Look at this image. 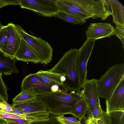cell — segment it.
I'll return each instance as SVG.
<instances>
[{
	"mask_svg": "<svg viewBox=\"0 0 124 124\" xmlns=\"http://www.w3.org/2000/svg\"><path fill=\"white\" fill-rule=\"evenodd\" d=\"M78 53V49L71 48L65 52L53 68L48 70L61 74L62 87L66 91L77 92L81 91L77 67Z\"/></svg>",
	"mask_w": 124,
	"mask_h": 124,
	"instance_id": "cell-1",
	"label": "cell"
},
{
	"mask_svg": "<svg viewBox=\"0 0 124 124\" xmlns=\"http://www.w3.org/2000/svg\"><path fill=\"white\" fill-rule=\"evenodd\" d=\"M38 98L44 105L50 114L56 116L69 114L77 103L84 99L82 90L67 93L61 91L38 96Z\"/></svg>",
	"mask_w": 124,
	"mask_h": 124,
	"instance_id": "cell-2",
	"label": "cell"
},
{
	"mask_svg": "<svg viewBox=\"0 0 124 124\" xmlns=\"http://www.w3.org/2000/svg\"><path fill=\"white\" fill-rule=\"evenodd\" d=\"M124 78V63L116 64L108 68L98 80L99 97L106 100L108 99Z\"/></svg>",
	"mask_w": 124,
	"mask_h": 124,
	"instance_id": "cell-3",
	"label": "cell"
},
{
	"mask_svg": "<svg viewBox=\"0 0 124 124\" xmlns=\"http://www.w3.org/2000/svg\"><path fill=\"white\" fill-rule=\"evenodd\" d=\"M15 27L21 38L34 50L41 64H47L52 60L53 49L50 44L42 39L30 35L17 24Z\"/></svg>",
	"mask_w": 124,
	"mask_h": 124,
	"instance_id": "cell-4",
	"label": "cell"
},
{
	"mask_svg": "<svg viewBox=\"0 0 124 124\" xmlns=\"http://www.w3.org/2000/svg\"><path fill=\"white\" fill-rule=\"evenodd\" d=\"M21 8L34 11L45 17H55L60 11L58 0H21Z\"/></svg>",
	"mask_w": 124,
	"mask_h": 124,
	"instance_id": "cell-5",
	"label": "cell"
},
{
	"mask_svg": "<svg viewBox=\"0 0 124 124\" xmlns=\"http://www.w3.org/2000/svg\"><path fill=\"white\" fill-rule=\"evenodd\" d=\"M53 85L45 82L36 73H31L23 79L21 84V92H25L38 96L52 93Z\"/></svg>",
	"mask_w": 124,
	"mask_h": 124,
	"instance_id": "cell-6",
	"label": "cell"
},
{
	"mask_svg": "<svg viewBox=\"0 0 124 124\" xmlns=\"http://www.w3.org/2000/svg\"><path fill=\"white\" fill-rule=\"evenodd\" d=\"M92 16L93 19L104 20L111 14L109 5L106 0H73Z\"/></svg>",
	"mask_w": 124,
	"mask_h": 124,
	"instance_id": "cell-7",
	"label": "cell"
},
{
	"mask_svg": "<svg viewBox=\"0 0 124 124\" xmlns=\"http://www.w3.org/2000/svg\"><path fill=\"white\" fill-rule=\"evenodd\" d=\"M96 40L86 39L79 49L77 60V67L79 82L81 87L87 80V62Z\"/></svg>",
	"mask_w": 124,
	"mask_h": 124,
	"instance_id": "cell-8",
	"label": "cell"
},
{
	"mask_svg": "<svg viewBox=\"0 0 124 124\" xmlns=\"http://www.w3.org/2000/svg\"><path fill=\"white\" fill-rule=\"evenodd\" d=\"M98 80L87 79L81 86L84 95V99L88 107L87 118L91 117L94 108L100 100L97 86Z\"/></svg>",
	"mask_w": 124,
	"mask_h": 124,
	"instance_id": "cell-9",
	"label": "cell"
},
{
	"mask_svg": "<svg viewBox=\"0 0 124 124\" xmlns=\"http://www.w3.org/2000/svg\"><path fill=\"white\" fill-rule=\"evenodd\" d=\"M106 112L108 114L114 111L124 112V78L110 97L106 100Z\"/></svg>",
	"mask_w": 124,
	"mask_h": 124,
	"instance_id": "cell-10",
	"label": "cell"
},
{
	"mask_svg": "<svg viewBox=\"0 0 124 124\" xmlns=\"http://www.w3.org/2000/svg\"><path fill=\"white\" fill-rule=\"evenodd\" d=\"M8 31L7 39L1 51L7 55L13 58L19 47L22 38L12 23L8 24Z\"/></svg>",
	"mask_w": 124,
	"mask_h": 124,
	"instance_id": "cell-11",
	"label": "cell"
},
{
	"mask_svg": "<svg viewBox=\"0 0 124 124\" xmlns=\"http://www.w3.org/2000/svg\"><path fill=\"white\" fill-rule=\"evenodd\" d=\"M114 28L109 23H91L85 32L86 39L96 40L114 35Z\"/></svg>",
	"mask_w": 124,
	"mask_h": 124,
	"instance_id": "cell-12",
	"label": "cell"
},
{
	"mask_svg": "<svg viewBox=\"0 0 124 124\" xmlns=\"http://www.w3.org/2000/svg\"><path fill=\"white\" fill-rule=\"evenodd\" d=\"M15 58L18 60L23 62L40 63L39 59L34 50L22 38Z\"/></svg>",
	"mask_w": 124,
	"mask_h": 124,
	"instance_id": "cell-13",
	"label": "cell"
},
{
	"mask_svg": "<svg viewBox=\"0 0 124 124\" xmlns=\"http://www.w3.org/2000/svg\"><path fill=\"white\" fill-rule=\"evenodd\" d=\"M11 106L12 108L19 109L25 113L43 112L48 111L44 105L38 98L22 102L13 103Z\"/></svg>",
	"mask_w": 124,
	"mask_h": 124,
	"instance_id": "cell-14",
	"label": "cell"
},
{
	"mask_svg": "<svg viewBox=\"0 0 124 124\" xmlns=\"http://www.w3.org/2000/svg\"><path fill=\"white\" fill-rule=\"evenodd\" d=\"M16 60L0 50V73L5 75L18 73L19 71L16 66Z\"/></svg>",
	"mask_w": 124,
	"mask_h": 124,
	"instance_id": "cell-15",
	"label": "cell"
},
{
	"mask_svg": "<svg viewBox=\"0 0 124 124\" xmlns=\"http://www.w3.org/2000/svg\"><path fill=\"white\" fill-rule=\"evenodd\" d=\"M111 11L113 22L116 25L124 26V7L117 0H106Z\"/></svg>",
	"mask_w": 124,
	"mask_h": 124,
	"instance_id": "cell-16",
	"label": "cell"
},
{
	"mask_svg": "<svg viewBox=\"0 0 124 124\" xmlns=\"http://www.w3.org/2000/svg\"><path fill=\"white\" fill-rule=\"evenodd\" d=\"M46 83L49 85H56L62 86V83L61 80V74L50 72L47 71L39 70L36 73Z\"/></svg>",
	"mask_w": 124,
	"mask_h": 124,
	"instance_id": "cell-17",
	"label": "cell"
},
{
	"mask_svg": "<svg viewBox=\"0 0 124 124\" xmlns=\"http://www.w3.org/2000/svg\"><path fill=\"white\" fill-rule=\"evenodd\" d=\"M58 5L60 12H64L74 16L85 23L86 20L90 18V16L79 12L58 0Z\"/></svg>",
	"mask_w": 124,
	"mask_h": 124,
	"instance_id": "cell-18",
	"label": "cell"
},
{
	"mask_svg": "<svg viewBox=\"0 0 124 124\" xmlns=\"http://www.w3.org/2000/svg\"><path fill=\"white\" fill-rule=\"evenodd\" d=\"M88 110L87 105L84 99H83L77 103L73 110L69 114L78 118L81 122V120L86 119L85 115Z\"/></svg>",
	"mask_w": 124,
	"mask_h": 124,
	"instance_id": "cell-19",
	"label": "cell"
},
{
	"mask_svg": "<svg viewBox=\"0 0 124 124\" xmlns=\"http://www.w3.org/2000/svg\"><path fill=\"white\" fill-rule=\"evenodd\" d=\"M85 124H111L109 116L105 111L102 110L100 117L97 119L92 117L87 118L85 120Z\"/></svg>",
	"mask_w": 124,
	"mask_h": 124,
	"instance_id": "cell-20",
	"label": "cell"
},
{
	"mask_svg": "<svg viewBox=\"0 0 124 124\" xmlns=\"http://www.w3.org/2000/svg\"><path fill=\"white\" fill-rule=\"evenodd\" d=\"M55 17L66 22L74 24L81 25L85 23L74 16L63 12H59Z\"/></svg>",
	"mask_w": 124,
	"mask_h": 124,
	"instance_id": "cell-21",
	"label": "cell"
},
{
	"mask_svg": "<svg viewBox=\"0 0 124 124\" xmlns=\"http://www.w3.org/2000/svg\"><path fill=\"white\" fill-rule=\"evenodd\" d=\"M38 98L35 95L25 92H21L13 99V103H20L31 100Z\"/></svg>",
	"mask_w": 124,
	"mask_h": 124,
	"instance_id": "cell-22",
	"label": "cell"
},
{
	"mask_svg": "<svg viewBox=\"0 0 124 124\" xmlns=\"http://www.w3.org/2000/svg\"><path fill=\"white\" fill-rule=\"evenodd\" d=\"M108 115L111 124H122L124 121V112L114 111L110 113Z\"/></svg>",
	"mask_w": 124,
	"mask_h": 124,
	"instance_id": "cell-23",
	"label": "cell"
},
{
	"mask_svg": "<svg viewBox=\"0 0 124 124\" xmlns=\"http://www.w3.org/2000/svg\"><path fill=\"white\" fill-rule=\"evenodd\" d=\"M65 4L72 8L77 11L88 15L92 17V16L82 7L73 0H60Z\"/></svg>",
	"mask_w": 124,
	"mask_h": 124,
	"instance_id": "cell-24",
	"label": "cell"
},
{
	"mask_svg": "<svg viewBox=\"0 0 124 124\" xmlns=\"http://www.w3.org/2000/svg\"><path fill=\"white\" fill-rule=\"evenodd\" d=\"M30 124H62L56 118V116L51 115L46 119L36 122Z\"/></svg>",
	"mask_w": 124,
	"mask_h": 124,
	"instance_id": "cell-25",
	"label": "cell"
},
{
	"mask_svg": "<svg viewBox=\"0 0 124 124\" xmlns=\"http://www.w3.org/2000/svg\"><path fill=\"white\" fill-rule=\"evenodd\" d=\"M114 35L120 40L124 49V26L117 25L114 29Z\"/></svg>",
	"mask_w": 124,
	"mask_h": 124,
	"instance_id": "cell-26",
	"label": "cell"
},
{
	"mask_svg": "<svg viewBox=\"0 0 124 124\" xmlns=\"http://www.w3.org/2000/svg\"><path fill=\"white\" fill-rule=\"evenodd\" d=\"M8 26H4L0 30V50L6 40L8 35Z\"/></svg>",
	"mask_w": 124,
	"mask_h": 124,
	"instance_id": "cell-27",
	"label": "cell"
},
{
	"mask_svg": "<svg viewBox=\"0 0 124 124\" xmlns=\"http://www.w3.org/2000/svg\"><path fill=\"white\" fill-rule=\"evenodd\" d=\"M8 124H30L33 123L30 121L19 118H1Z\"/></svg>",
	"mask_w": 124,
	"mask_h": 124,
	"instance_id": "cell-28",
	"label": "cell"
},
{
	"mask_svg": "<svg viewBox=\"0 0 124 124\" xmlns=\"http://www.w3.org/2000/svg\"><path fill=\"white\" fill-rule=\"evenodd\" d=\"M2 74L0 73V95L7 102L8 95L7 93V88L2 77Z\"/></svg>",
	"mask_w": 124,
	"mask_h": 124,
	"instance_id": "cell-29",
	"label": "cell"
},
{
	"mask_svg": "<svg viewBox=\"0 0 124 124\" xmlns=\"http://www.w3.org/2000/svg\"><path fill=\"white\" fill-rule=\"evenodd\" d=\"M102 110L101 107L99 100L95 106L91 117L95 119H97L100 117L102 114Z\"/></svg>",
	"mask_w": 124,
	"mask_h": 124,
	"instance_id": "cell-30",
	"label": "cell"
},
{
	"mask_svg": "<svg viewBox=\"0 0 124 124\" xmlns=\"http://www.w3.org/2000/svg\"><path fill=\"white\" fill-rule=\"evenodd\" d=\"M0 118H19L23 119L21 117L12 113L5 112L2 110H0Z\"/></svg>",
	"mask_w": 124,
	"mask_h": 124,
	"instance_id": "cell-31",
	"label": "cell"
},
{
	"mask_svg": "<svg viewBox=\"0 0 124 124\" xmlns=\"http://www.w3.org/2000/svg\"><path fill=\"white\" fill-rule=\"evenodd\" d=\"M0 108L3 111L10 113H12L13 109L11 105L7 102L4 103H0Z\"/></svg>",
	"mask_w": 124,
	"mask_h": 124,
	"instance_id": "cell-32",
	"label": "cell"
},
{
	"mask_svg": "<svg viewBox=\"0 0 124 124\" xmlns=\"http://www.w3.org/2000/svg\"><path fill=\"white\" fill-rule=\"evenodd\" d=\"M6 6L9 5H20L21 0H0Z\"/></svg>",
	"mask_w": 124,
	"mask_h": 124,
	"instance_id": "cell-33",
	"label": "cell"
},
{
	"mask_svg": "<svg viewBox=\"0 0 124 124\" xmlns=\"http://www.w3.org/2000/svg\"><path fill=\"white\" fill-rule=\"evenodd\" d=\"M57 119L62 124H82L67 120L62 118L61 116H56Z\"/></svg>",
	"mask_w": 124,
	"mask_h": 124,
	"instance_id": "cell-34",
	"label": "cell"
},
{
	"mask_svg": "<svg viewBox=\"0 0 124 124\" xmlns=\"http://www.w3.org/2000/svg\"><path fill=\"white\" fill-rule=\"evenodd\" d=\"M62 117L63 119L69 121L75 122L79 123H81V122L78 120L76 118L74 117H65L64 116H61Z\"/></svg>",
	"mask_w": 124,
	"mask_h": 124,
	"instance_id": "cell-35",
	"label": "cell"
},
{
	"mask_svg": "<svg viewBox=\"0 0 124 124\" xmlns=\"http://www.w3.org/2000/svg\"><path fill=\"white\" fill-rule=\"evenodd\" d=\"M7 101H6L0 95V103H4Z\"/></svg>",
	"mask_w": 124,
	"mask_h": 124,
	"instance_id": "cell-36",
	"label": "cell"
},
{
	"mask_svg": "<svg viewBox=\"0 0 124 124\" xmlns=\"http://www.w3.org/2000/svg\"><path fill=\"white\" fill-rule=\"evenodd\" d=\"M6 6V5L1 2L0 0V8Z\"/></svg>",
	"mask_w": 124,
	"mask_h": 124,
	"instance_id": "cell-37",
	"label": "cell"
},
{
	"mask_svg": "<svg viewBox=\"0 0 124 124\" xmlns=\"http://www.w3.org/2000/svg\"><path fill=\"white\" fill-rule=\"evenodd\" d=\"M0 124H8L5 121L3 120L0 121Z\"/></svg>",
	"mask_w": 124,
	"mask_h": 124,
	"instance_id": "cell-38",
	"label": "cell"
},
{
	"mask_svg": "<svg viewBox=\"0 0 124 124\" xmlns=\"http://www.w3.org/2000/svg\"><path fill=\"white\" fill-rule=\"evenodd\" d=\"M4 26L2 25L0 22V30Z\"/></svg>",
	"mask_w": 124,
	"mask_h": 124,
	"instance_id": "cell-39",
	"label": "cell"
},
{
	"mask_svg": "<svg viewBox=\"0 0 124 124\" xmlns=\"http://www.w3.org/2000/svg\"><path fill=\"white\" fill-rule=\"evenodd\" d=\"M3 120H3L1 118H0V121H3Z\"/></svg>",
	"mask_w": 124,
	"mask_h": 124,
	"instance_id": "cell-40",
	"label": "cell"
},
{
	"mask_svg": "<svg viewBox=\"0 0 124 124\" xmlns=\"http://www.w3.org/2000/svg\"><path fill=\"white\" fill-rule=\"evenodd\" d=\"M122 124H124V121L123 122Z\"/></svg>",
	"mask_w": 124,
	"mask_h": 124,
	"instance_id": "cell-41",
	"label": "cell"
},
{
	"mask_svg": "<svg viewBox=\"0 0 124 124\" xmlns=\"http://www.w3.org/2000/svg\"><path fill=\"white\" fill-rule=\"evenodd\" d=\"M2 110L0 108V110Z\"/></svg>",
	"mask_w": 124,
	"mask_h": 124,
	"instance_id": "cell-42",
	"label": "cell"
}]
</instances>
